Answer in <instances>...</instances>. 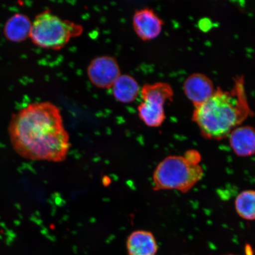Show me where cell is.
Here are the masks:
<instances>
[{
    "instance_id": "6da1fadb",
    "label": "cell",
    "mask_w": 255,
    "mask_h": 255,
    "mask_svg": "<svg viewBox=\"0 0 255 255\" xmlns=\"http://www.w3.org/2000/svg\"><path fill=\"white\" fill-rule=\"evenodd\" d=\"M8 133L14 151L28 160L61 162L71 146L61 111L49 102L31 104L14 114Z\"/></svg>"
},
{
    "instance_id": "7a4b0ae2",
    "label": "cell",
    "mask_w": 255,
    "mask_h": 255,
    "mask_svg": "<svg viewBox=\"0 0 255 255\" xmlns=\"http://www.w3.org/2000/svg\"><path fill=\"white\" fill-rule=\"evenodd\" d=\"M248 103L243 76H237L231 91L217 89L205 103L194 108L192 120L207 139H224L253 116Z\"/></svg>"
},
{
    "instance_id": "3957f363",
    "label": "cell",
    "mask_w": 255,
    "mask_h": 255,
    "mask_svg": "<svg viewBox=\"0 0 255 255\" xmlns=\"http://www.w3.org/2000/svg\"><path fill=\"white\" fill-rule=\"evenodd\" d=\"M203 175L200 164L190 163L184 156H168L159 162L153 173V190L187 193L202 179Z\"/></svg>"
},
{
    "instance_id": "277c9868",
    "label": "cell",
    "mask_w": 255,
    "mask_h": 255,
    "mask_svg": "<svg viewBox=\"0 0 255 255\" xmlns=\"http://www.w3.org/2000/svg\"><path fill=\"white\" fill-rule=\"evenodd\" d=\"M81 24L63 19L49 10L36 15L32 23L30 37L44 49L58 50L84 32Z\"/></svg>"
},
{
    "instance_id": "5b68a950",
    "label": "cell",
    "mask_w": 255,
    "mask_h": 255,
    "mask_svg": "<svg viewBox=\"0 0 255 255\" xmlns=\"http://www.w3.org/2000/svg\"><path fill=\"white\" fill-rule=\"evenodd\" d=\"M140 95L142 101L137 108L140 120L148 127H160L166 118L164 105L173 100L171 86L163 82L146 84L141 88Z\"/></svg>"
},
{
    "instance_id": "8992f818",
    "label": "cell",
    "mask_w": 255,
    "mask_h": 255,
    "mask_svg": "<svg viewBox=\"0 0 255 255\" xmlns=\"http://www.w3.org/2000/svg\"><path fill=\"white\" fill-rule=\"evenodd\" d=\"M121 75L119 63L113 56L104 55L95 57L87 68L89 81L100 89L111 88Z\"/></svg>"
},
{
    "instance_id": "52a82bcc",
    "label": "cell",
    "mask_w": 255,
    "mask_h": 255,
    "mask_svg": "<svg viewBox=\"0 0 255 255\" xmlns=\"http://www.w3.org/2000/svg\"><path fill=\"white\" fill-rule=\"evenodd\" d=\"M164 24V21L150 8L136 9L133 15V30L143 41L157 38L161 33Z\"/></svg>"
},
{
    "instance_id": "ba28073f",
    "label": "cell",
    "mask_w": 255,
    "mask_h": 255,
    "mask_svg": "<svg viewBox=\"0 0 255 255\" xmlns=\"http://www.w3.org/2000/svg\"><path fill=\"white\" fill-rule=\"evenodd\" d=\"M183 89L194 108L205 103L215 92L212 80L200 73L190 75L184 83Z\"/></svg>"
},
{
    "instance_id": "9c48e42d",
    "label": "cell",
    "mask_w": 255,
    "mask_h": 255,
    "mask_svg": "<svg viewBox=\"0 0 255 255\" xmlns=\"http://www.w3.org/2000/svg\"><path fill=\"white\" fill-rule=\"evenodd\" d=\"M228 137L231 147L238 157H248L255 154V128L254 127H238L232 130Z\"/></svg>"
},
{
    "instance_id": "30bf717a",
    "label": "cell",
    "mask_w": 255,
    "mask_h": 255,
    "mask_svg": "<svg viewBox=\"0 0 255 255\" xmlns=\"http://www.w3.org/2000/svg\"><path fill=\"white\" fill-rule=\"evenodd\" d=\"M127 255H156L157 242L152 233L145 230L133 231L126 241Z\"/></svg>"
},
{
    "instance_id": "8fae6325",
    "label": "cell",
    "mask_w": 255,
    "mask_h": 255,
    "mask_svg": "<svg viewBox=\"0 0 255 255\" xmlns=\"http://www.w3.org/2000/svg\"><path fill=\"white\" fill-rule=\"evenodd\" d=\"M111 89L114 98L123 104L133 103L141 91L136 80L133 76L127 74H121Z\"/></svg>"
},
{
    "instance_id": "7c38bea8",
    "label": "cell",
    "mask_w": 255,
    "mask_h": 255,
    "mask_svg": "<svg viewBox=\"0 0 255 255\" xmlns=\"http://www.w3.org/2000/svg\"><path fill=\"white\" fill-rule=\"evenodd\" d=\"M31 25L27 16L16 14L9 18L5 25V36L12 42H20L30 37Z\"/></svg>"
},
{
    "instance_id": "4fadbf2b",
    "label": "cell",
    "mask_w": 255,
    "mask_h": 255,
    "mask_svg": "<svg viewBox=\"0 0 255 255\" xmlns=\"http://www.w3.org/2000/svg\"><path fill=\"white\" fill-rule=\"evenodd\" d=\"M236 211L246 221L255 220V190H247L239 193L235 201Z\"/></svg>"
},
{
    "instance_id": "5bb4252c",
    "label": "cell",
    "mask_w": 255,
    "mask_h": 255,
    "mask_svg": "<svg viewBox=\"0 0 255 255\" xmlns=\"http://www.w3.org/2000/svg\"><path fill=\"white\" fill-rule=\"evenodd\" d=\"M184 157L191 164L199 165L202 160V155L195 149H190L184 153Z\"/></svg>"
},
{
    "instance_id": "9a60e30c",
    "label": "cell",
    "mask_w": 255,
    "mask_h": 255,
    "mask_svg": "<svg viewBox=\"0 0 255 255\" xmlns=\"http://www.w3.org/2000/svg\"><path fill=\"white\" fill-rule=\"evenodd\" d=\"M232 255V254H231V255Z\"/></svg>"
}]
</instances>
